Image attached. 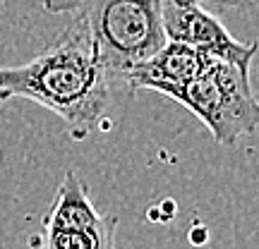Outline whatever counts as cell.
I'll use <instances>...</instances> for the list:
<instances>
[{
    "instance_id": "4",
    "label": "cell",
    "mask_w": 259,
    "mask_h": 249,
    "mask_svg": "<svg viewBox=\"0 0 259 249\" xmlns=\"http://www.w3.org/2000/svg\"><path fill=\"white\" fill-rule=\"evenodd\" d=\"M115 216H101L89 199V187L67 170L44 218V242L53 249H113Z\"/></svg>"
},
{
    "instance_id": "1",
    "label": "cell",
    "mask_w": 259,
    "mask_h": 249,
    "mask_svg": "<svg viewBox=\"0 0 259 249\" xmlns=\"http://www.w3.org/2000/svg\"><path fill=\"white\" fill-rule=\"evenodd\" d=\"M111 84L89 29L74 17L56 46L29 63L0 67V101H34L58 115L72 139H87L103 120Z\"/></svg>"
},
{
    "instance_id": "7",
    "label": "cell",
    "mask_w": 259,
    "mask_h": 249,
    "mask_svg": "<svg viewBox=\"0 0 259 249\" xmlns=\"http://www.w3.org/2000/svg\"><path fill=\"white\" fill-rule=\"evenodd\" d=\"M204 8H209L211 12H219V10H235L240 8L245 0H199Z\"/></svg>"
},
{
    "instance_id": "3",
    "label": "cell",
    "mask_w": 259,
    "mask_h": 249,
    "mask_svg": "<svg viewBox=\"0 0 259 249\" xmlns=\"http://www.w3.org/2000/svg\"><path fill=\"white\" fill-rule=\"evenodd\" d=\"M252 60H209L202 74L166 93L206 125L211 137L233 146L257 129L259 103L250 82Z\"/></svg>"
},
{
    "instance_id": "2",
    "label": "cell",
    "mask_w": 259,
    "mask_h": 249,
    "mask_svg": "<svg viewBox=\"0 0 259 249\" xmlns=\"http://www.w3.org/2000/svg\"><path fill=\"white\" fill-rule=\"evenodd\" d=\"M46 10H72L94 38L111 82L166 43L161 0H44Z\"/></svg>"
},
{
    "instance_id": "5",
    "label": "cell",
    "mask_w": 259,
    "mask_h": 249,
    "mask_svg": "<svg viewBox=\"0 0 259 249\" xmlns=\"http://www.w3.org/2000/svg\"><path fill=\"white\" fill-rule=\"evenodd\" d=\"M161 29L209 60H252L257 43H242L199 0H161Z\"/></svg>"
},
{
    "instance_id": "6",
    "label": "cell",
    "mask_w": 259,
    "mask_h": 249,
    "mask_svg": "<svg viewBox=\"0 0 259 249\" xmlns=\"http://www.w3.org/2000/svg\"><path fill=\"white\" fill-rule=\"evenodd\" d=\"M206 63L209 58L202 56L199 51L166 38V43L158 51L125 70L120 84H127L132 91H156L166 96L168 91L202 74Z\"/></svg>"
}]
</instances>
